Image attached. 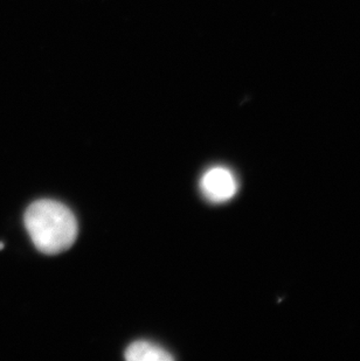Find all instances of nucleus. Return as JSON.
Listing matches in <instances>:
<instances>
[{"mask_svg":"<svg viewBox=\"0 0 360 361\" xmlns=\"http://www.w3.org/2000/svg\"><path fill=\"white\" fill-rule=\"evenodd\" d=\"M24 222L35 248L47 255L71 248L78 236L75 215L59 201H35L25 213Z\"/></svg>","mask_w":360,"mask_h":361,"instance_id":"1","label":"nucleus"},{"mask_svg":"<svg viewBox=\"0 0 360 361\" xmlns=\"http://www.w3.org/2000/svg\"><path fill=\"white\" fill-rule=\"evenodd\" d=\"M201 193L205 198L215 204L231 200L238 191V181L229 169L215 166L208 169L201 177Z\"/></svg>","mask_w":360,"mask_h":361,"instance_id":"2","label":"nucleus"},{"mask_svg":"<svg viewBox=\"0 0 360 361\" xmlns=\"http://www.w3.org/2000/svg\"><path fill=\"white\" fill-rule=\"evenodd\" d=\"M126 359L129 361H172L171 353L160 345L150 341H138L126 350Z\"/></svg>","mask_w":360,"mask_h":361,"instance_id":"3","label":"nucleus"}]
</instances>
